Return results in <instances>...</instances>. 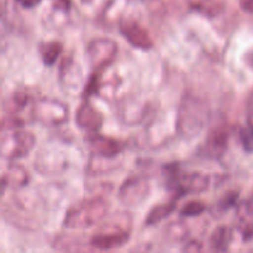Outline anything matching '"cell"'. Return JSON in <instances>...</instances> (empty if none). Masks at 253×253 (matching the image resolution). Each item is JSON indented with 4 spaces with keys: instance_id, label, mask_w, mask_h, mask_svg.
I'll list each match as a JSON object with an SVG mask.
<instances>
[{
    "instance_id": "6da1fadb",
    "label": "cell",
    "mask_w": 253,
    "mask_h": 253,
    "mask_svg": "<svg viewBox=\"0 0 253 253\" xmlns=\"http://www.w3.org/2000/svg\"><path fill=\"white\" fill-rule=\"evenodd\" d=\"M210 109L207 101L195 94L183 95L178 106L177 130L185 140H193L199 136L208 125Z\"/></svg>"
},
{
    "instance_id": "7a4b0ae2",
    "label": "cell",
    "mask_w": 253,
    "mask_h": 253,
    "mask_svg": "<svg viewBox=\"0 0 253 253\" xmlns=\"http://www.w3.org/2000/svg\"><path fill=\"white\" fill-rule=\"evenodd\" d=\"M109 205L103 198H91L68 209L64 216V227L72 230L86 229L105 219Z\"/></svg>"
},
{
    "instance_id": "3957f363",
    "label": "cell",
    "mask_w": 253,
    "mask_h": 253,
    "mask_svg": "<svg viewBox=\"0 0 253 253\" xmlns=\"http://www.w3.org/2000/svg\"><path fill=\"white\" fill-rule=\"evenodd\" d=\"M32 115L43 125L57 126L68 120L69 108L57 99L41 98L32 105Z\"/></svg>"
},
{
    "instance_id": "277c9868",
    "label": "cell",
    "mask_w": 253,
    "mask_h": 253,
    "mask_svg": "<svg viewBox=\"0 0 253 253\" xmlns=\"http://www.w3.org/2000/svg\"><path fill=\"white\" fill-rule=\"evenodd\" d=\"M118 52V43L108 37L93 39L86 47L89 64L94 72H103L106 67L110 66L115 61Z\"/></svg>"
},
{
    "instance_id": "5b68a950",
    "label": "cell",
    "mask_w": 253,
    "mask_h": 253,
    "mask_svg": "<svg viewBox=\"0 0 253 253\" xmlns=\"http://www.w3.org/2000/svg\"><path fill=\"white\" fill-rule=\"evenodd\" d=\"M35 136L31 132L12 128L4 132L1 137V155L7 160L25 157L35 146Z\"/></svg>"
},
{
    "instance_id": "8992f818",
    "label": "cell",
    "mask_w": 253,
    "mask_h": 253,
    "mask_svg": "<svg viewBox=\"0 0 253 253\" xmlns=\"http://www.w3.org/2000/svg\"><path fill=\"white\" fill-rule=\"evenodd\" d=\"M130 240V230L125 227L116 226V225H105L103 229L99 230L90 239V246L93 249L114 250L124 246Z\"/></svg>"
},
{
    "instance_id": "52a82bcc",
    "label": "cell",
    "mask_w": 253,
    "mask_h": 253,
    "mask_svg": "<svg viewBox=\"0 0 253 253\" xmlns=\"http://www.w3.org/2000/svg\"><path fill=\"white\" fill-rule=\"evenodd\" d=\"M150 195V184L142 177H131L121 184L119 199L126 205H137Z\"/></svg>"
},
{
    "instance_id": "ba28073f",
    "label": "cell",
    "mask_w": 253,
    "mask_h": 253,
    "mask_svg": "<svg viewBox=\"0 0 253 253\" xmlns=\"http://www.w3.org/2000/svg\"><path fill=\"white\" fill-rule=\"evenodd\" d=\"M230 132L227 126L224 124H219L210 128L205 138L204 148L205 153L211 158H220L226 152L227 145H229Z\"/></svg>"
},
{
    "instance_id": "9c48e42d",
    "label": "cell",
    "mask_w": 253,
    "mask_h": 253,
    "mask_svg": "<svg viewBox=\"0 0 253 253\" xmlns=\"http://www.w3.org/2000/svg\"><path fill=\"white\" fill-rule=\"evenodd\" d=\"M120 32L126 41L135 48L148 51L153 47V41L147 30L136 21H124L120 25Z\"/></svg>"
},
{
    "instance_id": "30bf717a",
    "label": "cell",
    "mask_w": 253,
    "mask_h": 253,
    "mask_svg": "<svg viewBox=\"0 0 253 253\" xmlns=\"http://www.w3.org/2000/svg\"><path fill=\"white\" fill-rule=\"evenodd\" d=\"M88 143L93 155L105 158H115L124 150V145L120 141L106 137L98 132L90 133Z\"/></svg>"
},
{
    "instance_id": "8fae6325",
    "label": "cell",
    "mask_w": 253,
    "mask_h": 253,
    "mask_svg": "<svg viewBox=\"0 0 253 253\" xmlns=\"http://www.w3.org/2000/svg\"><path fill=\"white\" fill-rule=\"evenodd\" d=\"M76 123L79 128L90 133L98 132L103 126V115L91 104L84 101L76 113Z\"/></svg>"
},
{
    "instance_id": "7c38bea8",
    "label": "cell",
    "mask_w": 253,
    "mask_h": 253,
    "mask_svg": "<svg viewBox=\"0 0 253 253\" xmlns=\"http://www.w3.org/2000/svg\"><path fill=\"white\" fill-rule=\"evenodd\" d=\"M59 81L67 91L72 94L79 93V88L83 85V74L81 67L73 59L66 58L61 64Z\"/></svg>"
},
{
    "instance_id": "4fadbf2b",
    "label": "cell",
    "mask_w": 253,
    "mask_h": 253,
    "mask_svg": "<svg viewBox=\"0 0 253 253\" xmlns=\"http://www.w3.org/2000/svg\"><path fill=\"white\" fill-rule=\"evenodd\" d=\"M30 182V174L26 170V168L22 166L11 163L7 166L6 170L2 173L1 184L2 188L9 187L11 189H20L27 185Z\"/></svg>"
},
{
    "instance_id": "5bb4252c",
    "label": "cell",
    "mask_w": 253,
    "mask_h": 253,
    "mask_svg": "<svg viewBox=\"0 0 253 253\" xmlns=\"http://www.w3.org/2000/svg\"><path fill=\"white\" fill-rule=\"evenodd\" d=\"M177 208V198L175 199L169 200V202L162 203L160 205H156L148 212L147 217H146V225L147 226H153V225L158 224V222L163 221L166 217L169 216Z\"/></svg>"
},
{
    "instance_id": "9a60e30c",
    "label": "cell",
    "mask_w": 253,
    "mask_h": 253,
    "mask_svg": "<svg viewBox=\"0 0 253 253\" xmlns=\"http://www.w3.org/2000/svg\"><path fill=\"white\" fill-rule=\"evenodd\" d=\"M234 239V231L229 226H219L210 236V246L215 251H226Z\"/></svg>"
},
{
    "instance_id": "2e32d148",
    "label": "cell",
    "mask_w": 253,
    "mask_h": 253,
    "mask_svg": "<svg viewBox=\"0 0 253 253\" xmlns=\"http://www.w3.org/2000/svg\"><path fill=\"white\" fill-rule=\"evenodd\" d=\"M39 51L43 63L46 66H53L57 62V59H58V57L61 56L62 51H63V47H62V43H59V42L51 41L46 42V43H42L40 46Z\"/></svg>"
},
{
    "instance_id": "e0dca14e",
    "label": "cell",
    "mask_w": 253,
    "mask_h": 253,
    "mask_svg": "<svg viewBox=\"0 0 253 253\" xmlns=\"http://www.w3.org/2000/svg\"><path fill=\"white\" fill-rule=\"evenodd\" d=\"M207 207L200 200H190V202L185 203L180 209V216L183 217H194L198 215H202L205 211Z\"/></svg>"
},
{
    "instance_id": "ac0fdd59",
    "label": "cell",
    "mask_w": 253,
    "mask_h": 253,
    "mask_svg": "<svg viewBox=\"0 0 253 253\" xmlns=\"http://www.w3.org/2000/svg\"><path fill=\"white\" fill-rule=\"evenodd\" d=\"M27 101H29V98H27L26 94L24 93H16L11 96V99H9V113L14 114L17 113V111L22 110L25 106L27 105Z\"/></svg>"
},
{
    "instance_id": "d6986e66",
    "label": "cell",
    "mask_w": 253,
    "mask_h": 253,
    "mask_svg": "<svg viewBox=\"0 0 253 253\" xmlns=\"http://www.w3.org/2000/svg\"><path fill=\"white\" fill-rule=\"evenodd\" d=\"M167 234L174 241H182L188 235V229L182 222H173V225L167 227Z\"/></svg>"
},
{
    "instance_id": "ffe728a7",
    "label": "cell",
    "mask_w": 253,
    "mask_h": 253,
    "mask_svg": "<svg viewBox=\"0 0 253 253\" xmlns=\"http://www.w3.org/2000/svg\"><path fill=\"white\" fill-rule=\"evenodd\" d=\"M240 141L247 152H253V128L245 127L240 131Z\"/></svg>"
},
{
    "instance_id": "44dd1931",
    "label": "cell",
    "mask_w": 253,
    "mask_h": 253,
    "mask_svg": "<svg viewBox=\"0 0 253 253\" xmlns=\"http://www.w3.org/2000/svg\"><path fill=\"white\" fill-rule=\"evenodd\" d=\"M203 250V244H200L199 241H189L185 244V246L183 247V252H198Z\"/></svg>"
},
{
    "instance_id": "7402d4cb",
    "label": "cell",
    "mask_w": 253,
    "mask_h": 253,
    "mask_svg": "<svg viewBox=\"0 0 253 253\" xmlns=\"http://www.w3.org/2000/svg\"><path fill=\"white\" fill-rule=\"evenodd\" d=\"M53 2V6L56 9H58L59 11H63V12H68L69 11V7H71V2L69 0H52Z\"/></svg>"
},
{
    "instance_id": "603a6c76",
    "label": "cell",
    "mask_w": 253,
    "mask_h": 253,
    "mask_svg": "<svg viewBox=\"0 0 253 253\" xmlns=\"http://www.w3.org/2000/svg\"><path fill=\"white\" fill-rule=\"evenodd\" d=\"M15 1H16L20 6L24 7V9H34V7H36L42 0H15Z\"/></svg>"
},
{
    "instance_id": "cb8c5ba5",
    "label": "cell",
    "mask_w": 253,
    "mask_h": 253,
    "mask_svg": "<svg viewBox=\"0 0 253 253\" xmlns=\"http://www.w3.org/2000/svg\"><path fill=\"white\" fill-rule=\"evenodd\" d=\"M247 124H249V127L253 128V93L250 96L249 101V113H247Z\"/></svg>"
},
{
    "instance_id": "d4e9b609",
    "label": "cell",
    "mask_w": 253,
    "mask_h": 253,
    "mask_svg": "<svg viewBox=\"0 0 253 253\" xmlns=\"http://www.w3.org/2000/svg\"><path fill=\"white\" fill-rule=\"evenodd\" d=\"M245 214L246 216L253 217V197L245 204Z\"/></svg>"
},
{
    "instance_id": "484cf974",
    "label": "cell",
    "mask_w": 253,
    "mask_h": 253,
    "mask_svg": "<svg viewBox=\"0 0 253 253\" xmlns=\"http://www.w3.org/2000/svg\"><path fill=\"white\" fill-rule=\"evenodd\" d=\"M241 5L244 10L249 12H253V0H242Z\"/></svg>"
}]
</instances>
